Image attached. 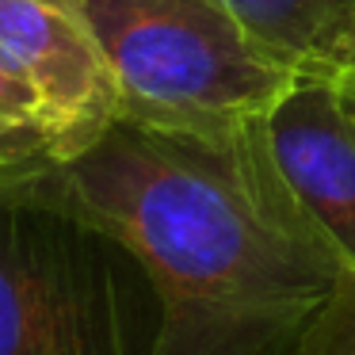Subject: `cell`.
I'll return each instance as SVG.
<instances>
[{
  "instance_id": "cell-1",
  "label": "cell",
  "mask_w": 355,
  "mask_h": 355,
  "mask_svg": "<svg viewBox=\"0 0 355 355\" xmlns=\"http://www.w3.org/2000/svg\"><path fill=\"white\" fill-rule=\"evenodd\" d=\"M4 191L96 225L141 263L161 306L153 355H313L352 283L291 202L263 126L210 141L119 119Z\"/></svg>"
},
{
  "instance_id": "cell-2",
  "label": "cell",
  "mask_w": 355,
  "mask_h": 355,
  "mask_svg": "<svg viewBox=\"0 0 355 355\" xmlns=\"http://www.w3.org/2000/svg\"><path fill=\"white\" fill-rule=\"evenodd\" d=\"M111 62L123 119L230 141L268 123L302 73L214 0H73Z\"/></svg>"
},
{
  "instance_id": "cell-3",
  "label": "cell",
  "mask_w": 355,
  "mask_h": 355,
  "mask_svg": "<svg viewBox=\"0 0 355 355\" xmlns=\"http://www.w3.org/2000/svg\"><path fill=\"white\" fill-rule=\"evenodd\" d=\"M161 306L96 225L0 187V355H153Z\"/></svg>"
},
{
  "instance_id": "cell-4",
  "label": "cell",
  "mask_w": 355,
  "mask_h": 355,
  "mask_svg": "<svg viewBox=\"0 0 355 355\" xmlns=\"http://www.w3.org/2000/svg\"><path fill=\"white\" fill-rule=\"evenodd\" d=\"M0 65L31 92L50 164L80 157L123 119L111 62L73 0H0Z\"/></svg>"
},
{
  "instance_id": "cell-5",
  "label": "cell",
  "mask_w": 355,
  "mask_h": 355,
  "mask_svg": "<svg viewBox=\"0 0 355 355\" xmlns=\"http://www.w3.org/2000/svg\"><path fill=\"white\" fill-rule=\"evenodd\" d=\"M263 146L306 225L355 279V73H306L263 123Z\"/></svg>"
},
{
  "instance_id": "cell-6",
  "label": "cell",
  "mask_w": 355,
  "mask_h": 355,
  "mask_svg": "<svg viewBox=\"0 0 355 355\" xmlns=\"http://www.w3.org/2000/svg\"><path fill=\"white\" fill-rule=\"evenodd\" d=\"M291 69L355 73V0H214Z\"/></svg>"
},
{
  "instance_id": "cell-7",
  "label": "cell",
  "mask_w": 355,
  "mask_h": 355,
  "mask_svg": "<svg viewBox=\"0 0 355 355\" xmlns=\"http://www.w3.org/2000/svg\"><path fill=\"white\" fill-rule=\"evenodd\" d=\"M0 164L12 168H46V134L31 92L0 65Z\"/></svg>"
},
{
  "instance_id": "cell-8",
  "label": "cell",
  "mask_w": 355,
  "mask_h": 355,
  "mask_svg": "<svg viewBox=\"0 0 355 355\" xmlns=\"http://www.w3.org/2000/svg\"><path fill=\"white\" fill-rule=\"evenodd\" d=\"M313 355H355V279L321 317L313 332Z\"/></svg>"
},
{
  "instance_id": "cell-9",
  "label": "cell",
  "mask_w": 355,
  "mask_h": 355,
  "mask_svg": "<svg viewBox=\"0 0 355 355\" xmlns=\"http://www.w3.org/2000/svg\"><path fill=\"white\" fill-rule=\"evenodd\" d=\"M31 172H39V168H12V164H0V187H4V184H16V180L31 176Z\"/></svg>"
}]
</instances>
